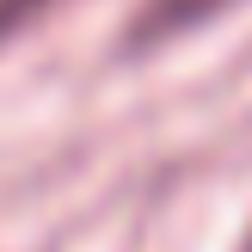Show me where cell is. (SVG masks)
I'll return each instance as SVG.
<instances>
[{"label": "cell", "instance_id": "2", "mask_svg": "<svg viewBox=\"0 0 252 252\" xmlns=\"http://www.w3.org/2000/svg\"><path fill=\"white\" fill-rule=\"evenodd\" d=\"M62 0H0V49L12 43V37L25 31V25H37V19H49Z\"/></svg>", "mask_w": 252, "mask_h": 252}, {"label": "cell", "instance_id": "1", "mask_svg": "<svg viewBox=\"0 0 252 252\" xmlns=\"http://www.w3.org/2000/svg\"><path fill=\"white\" fill-rule=\"evenodd\" d=\"M221 6H228V0H148L129 37H135V43H154V37H166V31H185V25L209 19V12H221Z\"/></svg>", "mask_w": 252, "mask_h": 252}]
</instances>
